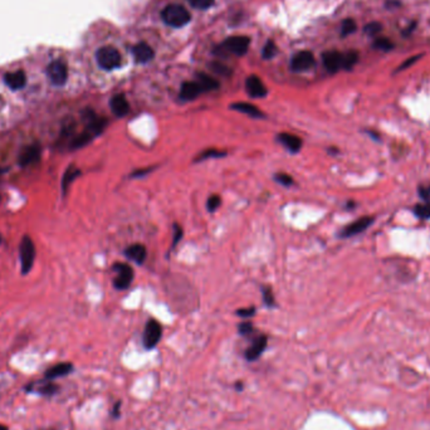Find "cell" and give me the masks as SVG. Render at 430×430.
Masks as SVG:
<instances>
[{
    "label": "cell",
    "instance_id": "7c38bea8",
    "mask_svg": "<svg viewBox=\"0 0 430 430\" xmlns=\"http://www.w3.org/2000/svg\"><path fill=\"white\" fill-rule=\"evenodd\" d=\"M247 92L253 98H262L267 96V88L258 76H249L246 80Z\"/></svg>",
    "mask_w": 430,
    "mask_h": 430
},
{
    "label": "cell",
    "instance_id": "d6a6232c",
    "mask_svg": "<svg viewBox=\"0 0 430 430\" xmlns=\"http://www.w3.org/2000/svg\"><path fill=\"white\" fill-rule=\"evenodd\" d=\"M263 301H264V303L268 307H273L274 306L273 292L270 287H264V288H263Z\"/></svg>",
    "mask_w": 430,
    "mask_h": 430
},
{
    "label": "cell",
    "instance_id": "836d02e7",
    "mask_svg": "<svg viewBox=\"0 0 430 430\" xmlns=\"http://www.w3.org/2000/svg\"><path fill=\"white\" fill-rule=\"evenodd\" d=\"M274 55H276V45H274L273 42L270 40V42L264 45V49H263V58L271 59L274 57Z\"/></svg>",
    "mask_w": 430,
    "mask_h": 430
},
{
    "label": "cell",
    "instance_id": "8fae6325",
    "mask_svg": "<svg viewBox=\"0 0 430 430\" xmlns=\"http://www.w3.org/2000/svg\"><path fill=\"white\" fill-rule=\"evenodd\" d=\"M322 59H324V64L326 69L331 72V73H336L341 68H343V53L330 50V52L324 53Z\"/></svg>",
    "mask_w": 430,
    "mask_h": 430
},
{
    "label": "cell",
    "instance_id": "7bdbcfd3",
    "mask_svg": "<svg viewBox=\"0 0 430 430\" xmlns=\"http://www.w3.org/2000/svg\"><path fill=\"white\" fill-rule=\"evenodd\" d=\"M120 408L121 401H117L116 404H115L114 409H112V416H114V418H118V416H120Z\"/></svg>",
    "mask_w": 430,
    "mask_h": 430
},
{
    "label": "cell",
    "instance_id": "ab89813d",
    "mask_svg": "<svg viewBox=\"0 0 430 430\" xmlns=\"http://www.w3.org/2000/svg\"><path fill=\"white\" fill-rule=\"evenodd\" d=\"M420 57H421V56H415V57H411V58H409V59H408V61H405V62H404V63H402V64H401V66H400V67H399V68H397V69H399V71H402V69L408 68V67H410V66H411V64H414V63H415V62H416V61H418V59H419V58H420Z\"/></svg>",
    "mask_w": 430,
    "mask_h": 430
},
{
    "label": "cell",
    "instance_id": "603a6c76",
    "mask_svg": "<svg viewBox=\"0 0 430 430\" xmlns=\"http://www.w3.org/2000/svg\"><path fill=\"white\" fill-rule=\"evenodd\" d=\"M198 82L201 86L204 92H209V91H214L219 87V83L213 77L208 76L205 73H198Z\"/></svg>",
    "mask_w": 430,
    "mask_h": 430
},
{
    "label": "cell",
    "instance_id": "74e56055",
    "mask_svg": "<svg viewBox=\"0 0 430 430\" xmlns=\"http://www.w3.org/2000/svg\"><path fill=\"white\" fill-rule=\"evenodd\" d=\"M254 313H255V308L254 307L240 308V310L236 311V314H238L239 317H244V318H248V317L254 316Z\"/></svg>",
    "mask_w": 430,
    "mask_h": 430
},
{
    "label": "cell",
    "instance_id": "f35d334b",
    "mask_svg": "<svg viewBox=\"0 0 430 430\" xmlns=\"http://www.w3.org/2000/svg\"><path fill=\"white\" fill-rule=\"evenodd\" d=\"M181 238H182V229L177 224H174V241H173V247H175V244H177V241H179Z\"/></svg>",
    "mask_w": 430,
    "mask_h": 430
},
{
    "label": "cell",
    "instance_id": "d590c367",
    "mask_svg": "<svg viewBox=\"0 0 430 430\" xmlns=\"http://www.w3.org/2000/svg\"><path fill=\"white\" fill-rule=\"evenodd\" d=\"M238 331L240 335H243V336L251 335V333L254 331L253 325H252L251 322H241V324L238 326Z\"/></svg>",
    "mask_w": 430,
    "mask_h": 430
},
{
    "label": "cell",
    "instance_id": "7dc6e473",
    "mask_svg": "<svg viewBox=\"0 0 430 430\" xmlns=\"http://www.w3.org/2000/svg\"><path fill=\"white\" fill-rule=\"evenodd\" d=\"M0 171H2V170H0Z\"/></svg>",
    "mask_w": 430,
    "mask_h": 430
},
{
    "label": "cell",
    "instance_id": "30bf717a",
    "mask_svg": "<svg viewBox=\"0 0 430 430\" xmlns=\"http://www.w3.org/2000/svg\"><path fill=\"white\" fill-rule=\"evenodd\" d=\"M267 343H268L267 336L265 335L258 336L257 338H254L252 345L247 348L246 359L248 360V361H255V360L259 359L260 355L264 352L265 347H267Z\"/></svg>",
    "mask_w": 430,
    "mask_h": 430
},
{
    "label": "cell",
    "instance_id": "52a82bcc",
    "mask_svg": "<svg viewBox=\"0 0 430 430\" xmlns=\"http://www.w3.org/2000/svg\"><path fill=\"white\" fill-rule=\"evenodd\" d=\"M47 76L55 86H63L68 78V69L64 62L55 61L48 66Z\"/></svg>",
    "mask_w": 430,
    "mask_h": 430
},
{
    "label": "cell",
    "instance_id": "9a60e30c",
    "mask_svg": "<svg viewBox=\"0 0 430 430\" xmlns=\"http://www.w3.org/2000/svg\"><path fill=\"white\" fill-rule=\"evenodd\" d=\"M278 141L292 154H297L302 149V140L292 133L282 132L278 135Z\"/></svg>",
    "mask_w": 430,
    "mask_h": 430
},
{
    "label": "cell",
    "instance_id": "8d00e7d4",
    "mask_svg": "<svg viewBox=\"0 0 430 430\" xmlns=\"http://www.w3.org/2000/svg\"><path fill=\"white\" fill-rule=\"evenodd\" d=\"M419 196H420L425 203H430V185H421V186L419 187Z\"/></svg>",
    "mask_w": 430,
    "mask_h": 430
},
{
    "label": "cell",
    "instance_id": "9c48e42d",
    "mask_svg": "<svg viewBox=\"0 0 430 430\" xmlns=\"http://www.w3.org/2000/svg\"><path fill=\"white\" fill-rule=\"evenodd\" d=\"M373 219L371 217H364L361 219H357L355 222H352L351 224L346 225L342 230L340 232L341 238H350V236H354L356 234H360L364 230H366L370 225L372 224Z\"/></svg>",
    "mask_w": 430,
    "mask_h": 430
},
{
    "label": "cell",
    "instance_id": "cb8c5ba5",
    "mask_svg": "<svg viewBox=\"0 0 430 430\" xmlns=\"http://www.w3.org/2000/svg\"><path fill=\"white\" fill-rule=\"evenodd\" d=\"M223 156H227V152L220 151V150H217V149H208V150H204L203 152H200V154L198 155V157L195 158V161L196 163H200V161L208 160V158L223 157Z\"/></svg>",
    "mask_w": 430,
    "mask_h": 430
},
{
    "label": "cell",
    "instance_id": "d6986e66",
    "mask_svg": "<svg viewBox=\"0 0 430 430\" xmlns=\"http://www.w3.org/2000/svg\"><path fill=\"white\" fill-rule=\"evenodd\" d=\"M146 248L142 244H132L128 248H126L125 254L128 259L133 260L137 264L141 265L146 259Z\"/></svg>",
    "mask_w": 430,
    "mask_h": 430
},
{
    "label": "cell",
    "instance_id": "7402d4cb",
    "mask_svg": "<svg viewBox=\"0 0 430 430\" xmlns=\"http://www.w3.org/2000/svg\"><path fill=\"white\" fill-rule=\"evenodd\" d=\"M79 175L80 171L76 166L72 165L67 169V171L63 175V179H62V192H63V194H67V190H68L69 185H71Z\"/></svg>",
    "mask_w": 430,
    "mask_h": 430
},
{
    "label": "cell",
    "instance_id": "1f68e13d",
    "mask_svg": "<svg viewBox=\"0 0 430 430\" xmlns=\"http://www.w3.org/2000/svg\"><path fill=\"white\" fill-rule=\"evenodd\" d=\"M220 204H222V199H220V196L211 195V196H209L208 201H206V208H208V210L210 211V213H213V211L218 210Z\"/></svg>",
    "mask_w": 430,
    "mask_h": 430
},
{
    "label": "cell",
    "instance_id": "4fadbf2b",
    "mask_svg": "<svg viewBox=\"0 0 430 430\" xmlns=\"http://www.w3.org/2000/svg\"><path fill=\"white\" fill-rule=\"evenodd\" d=\"M203 92V88L199 85L198 80H190V82L182 83L181 88H180V98L182 101H193Z\"/></svg>",
    "mask_w": 430,
    "mask_h": 430
},
{
    "label": "cell",
    "instance_id": "f546056e",
    "mask_svg": "<svg viewBox=\"0 0 430 430\" xmlns=\"http://www.w3.org/2000/svg\"><path fill=\"white\" fill-rule=\"evenodd\" d=\"M373 47H375L376 49H381V50H385V52H389V50L392 49L394 44H392L388 38H378L375 42H373Z\"/></svg>",
    "mask_w": 430,
    "mask_h": 430
},
{
    "label": "cell",
    "instance_id": "5b68a950",
    "mask_svg": "<svg viewBox=\"0 0 430 430\" xmlns=\"http://www.w3.org/2000/svg\"><path fill=\"white\" fill-rule=\"evenodd\" d=\"M114 271L117 273V277L114 279V286L116 289H127L133 281V270L125 263H116L114 264Z\"/></svg>",
    "mask_w": 430,
    "mask_h": 430
},
{
    "label": "cell",
    "instance_id": "bcb514c9",
    "mask_svg": "<svg viewBox=\"0 0 430 430\" xmlns=\"http://www.w3.org/2000/svg\"><path fill=\"white\" fill-rule=\"evenodd\" d=\"M0 241H2V238H0Z\"/></svg>",
    "mask_w": 430,
    "mask_h": 430
},
{
    "label": "cell",
    "instance_id": "4dcf8cb0",
    "mask_svg": "<svg viewBox=\"0 0 430 430\" xmlns=\"http://www.w3.org/2000/svg\"><path fill=\"white\" fill-rule=\"evenodd\" d=\"M187 2H189L190 5L194 7L195 9L200 10H206L214 5V0H187Z\"/></svg>",
    "mask_w": 430,
    "mask_h": 430
},
{
    "label": "cell",
    "instance_id": "ffe728a7",
    "mask_svg": "<svg viewBox=\"0 0 430 430\" xmlns=\"http://www.w3.org/2000/svg\"><path fill=\"white\" fill-rule=\"evenodd\" d=\"M233 110L235 111L241 112L244 115H248V116L254 117V118H263L264 117V114L260 111L258 107H255L254 104L248 103V102H236V103H233L232 106Z\"/></svg>",
    "mask_w": 430,
    "mask_h": 430
},
{
    "label": "cell",
    "instance_id": "8992f818",
    "mask_svg": "<svg viewBox=\"0 0 430 430\" xmlns=\"http://www.w3.org/2000/svg\"><path fill=\"white\" fill-rule=\"evenodd\" d=\"M163 336V327L156 319H150L145 326L144 331V346L147 350H152L156 347L158 341Z\"/></svg>",
    "mask_w": 430,
    "mask_h": 430
},
{
    "label": "cell",
    "instance_id": "6da1fadb",
    "mask_svg": "<svg viewBox=\"0 0 430 430\" xmlns=\"http://www.w3.org/2000/svg\"><path fill=\"white\" fill-rule=\"evenodd\" d=\"M161 18H163L164 23L168 24L169 26L173 28H181V26L186 25L192 19L189 10L185 7L180 4H170L168 7L164 8L163 13H161Z\"/></svg>",
    "mask_w": 430,
    "mask_h": 430
},
{
    "label": "cell",
    "instance_id": "ee69618b",
    "mask_svg": "<svg viewBox=\"0 0 430 430\" xmlns=\"http://www.w3.org/2000/svg\"><path fill=\"white\" fill-rule=\"evenodd\" d=\"M235 388H236V390H238V391H241V390H243V384H241V383H238V384H236V385H235Z\"/></svg>",
    "mask_w": 430,
    "mask_h": 430
},
{
    "label": "cell",
    "instance_id": "4316f807",
    "mask_svg": "<svg viewBox=\"0 0 430 430\" xmlns=\"http://www.w3.org/2000/svg\"><path fill=\"white\" fill-rule=\"evenodd\" d=\"M58 389L59 388L57 385H56V384L50 383V381H44V383H42L38 386L37 391H38L39 394H43V395H53V394H56V392H57Z\"/></svg>",
    "mask_w": 430,
    "mask_h": 430
},
{
    "label": "cell",
    "instance_id": "b9f144b4",
    "mask_svg": "<svg viewBox=\"0 0 430 430\" xmlns=\"http://www.w3.org/2000/svg\"><path fill=\"white\" fill-rule=\"evenodd\" d=\"M213 68H214V71L218 72V73H222V74H227L228 73V68H227V67L219 66V64H218V63L214 64Z\"/></svg>",
    "mask_w": 430,
    "mask_h": 430
},
{
    "label": "cell",
    "instance_id": "3957f363",
    "mask_svg": "<svg viewBox=\"0 0 430 430\" xmlns=\"http://www.w3.org/2000/svg\"><path fill=\"white\" fill-rule=\"evenodd\" d=\"M19 254H20L21 273L26 274L32 271V267H33V263H34V258H36V248H34V243L28 235L23 236V239H21V243L19 247Z\"/></svg>",
    "mask_w": 430,
    "mask_h": 430
},
{
    "label": "cell",
    "instance_id": "60d3db41",
    "mask_svg": "<svg viewBox=\"0 0 430 430\" xmlns=\"http://www.w3.org/2000/svg\"><path fill=\"white\" fill-rule=\"evenodd\" d=\"M152 170V168H149V169H142V170H139V171H135V173L131 174V176L132 177H137V176H144L146 175V174H149L150 171Z\"/></svg>",
    "mask_w": 430,
    "mask_h": 430
},
{
    "label": "cell",
    "instance_id": "83f0119b",
    "mask_svg": "<svg viewBox=\"0 0 430 430\" xmlns=\"http://www.w3.org/2000/svg\"><path fill=\"white\" fill-rule=\"evenodd\" d=\"M355 32H356V23H355V20L350 19V18L343 20L342 25H341V36L347 37L350 36V34L355 33Z\"/></svg>",
    "mask_w": 430,
    "mask_h": 430
},
{
    "label": "cell",
    "instance_id": "f6af8a7d",
    "mask_svg": "<svg viewBox=\"0 0 430 430\" xmlns=\"http://www.w3.org/2000/svg\"><path fill=\"white\" fill-rule=\"evenodd\" d=\"M0 430H8V428L5 425H2V424H0Z\"/></svg>",
    "mask_w": 430,
    "mask_h": 430
},
{
    "label": "cell",
    "instance_id": "f1b7e54d",
    "mask_svg": "<svg viewBox=\"0 0 430 430\" xmlns=\"http://www.w3.org/2000/svg\"><path fill=\"white\" fill-rule=\"evenodd\" d=\"M274 180H276L277 182H279L282 186H291V185H293V182H294L293 177L284 173L276 174V175H274Z\"/></svg>",
    "mask_w": 430,
    "mask_h": 430
},
{
    "label": "cell",
    "instance_id": "5bb4252c",
    "mask_svg": "<svg viewBox=\"0 0 430 430\" xmlns=\"http://www.w3.org/2000/svg\"><path fill=\"white\" fill-rule=\"evenodd\" d=\"M110 107L115 116L125 117L130 112V103L123 95H115L110 101Z\"/></svg>",
    "mask_w": 430,
    "mask_h": 430
},
{
    "label": "cell",
    "instance_id": "277c9868",
    "mask_svg": "<svg viewBox=\"0 0 430 430\" xmlns=\"http://www.w3.org/2000/svg\"><path fill=\"white\" fill-rule=\"evenodd\" d=\"M249 44H251V39L248 37L235 36L229 37L218 49L224 53H230V55L244 56L248 52Z\"/></svg>",
    "mask_w": 430,
    "mask_h": 430
},
{
    "label": "cell",
    "instance_id": "7a4b0ae2",
    "mask_svg": "<svg viewBox=\"0 0 430 430\" xmlns=\"http://www.w3.org/2000/svg\"><path fill=\"white\" fill-rule=\"evenodd\" d=\"M96 61L97 64L104 71H112L116 69L122 63L121 53L114 47H102L96 53Z\"/></svg>",
    "mask_w": 430,
    "mask_h": 430
},
{
    "label": "cell",
    "instance_id": "2e32d148",
    "mask_svg": "<svg viewBox=\"0 0 430 430\" xmlns=\"http://www.w3.org/2000/svg\"><path fill=\"white\" fill-rule=\"evenodd\" d=\"M133 57L137 63H147L154 58V50L150 47L147 43H137L135 47L132 48Z\"/></svg>",
    "mask_w": 430,
    "mask_h": 430
},
{
    "label": "cell",
    "instance_id": "44dd1931",
    "mask_svg": "<svg viewBox=\"0 0 430 430\" xmlns=\"http://www.w3.org/2000/svg\"><path fill=\"white\" fill-rule=\"evenodd\" d=\"M72 371H73V365L69 364V362H61V364H57L53 367H50V369H48L47 372H45V378L53 380V379L68 375Z\"/></svg>",
    "mask_w": 430,
    "mask_h": 430
},
{
    "label": "cell",
    "instance_id": "484cf974",
    "mask_svg": "<svg viewBox=\"0 0 430 430\" xmlns=\"http://www.w3.org/2000/svg\"><path fill=\"white\" fill-rule=\"evenodd\" d=\"M414 213L420 219H430V203L424 201V204H418L414 208Z\"/></svg>",
    "mask_w": 430,
    "mask_h": 430
},
{
    "label": "cell",
    "instance_id": "ac0fdd59",
    "mask_svg": "<svg viewBox=\"0 0 430 430\" xmlns=\"http://www.w3.org/2000/svg\"><path fill=\"white\" fill-rule=\"evenodd\" d=\"M39 156H40V150L38 146H28L20 152L18 161H19V165L24 168V166H28V165H32V164L37 163V161L39 160Z\"/></svg>",
    "mask_w": 430,
    "mask_h": 430
},
{
    "label": "cell",
    "instance_id": "d4e9b609",
    "mask_svg": "<svg viewBox=\"0 0 430 430\" xmlns=\"http://www.w3.org/2000/svg\"><path fill=\"white\" fill-rule=\"evenodd\" d=\"M357 59H359V55H357L356 52H354V50L343 53V69L350 71L352 67L357 63Z\"/></svg>",
    "mask_w": 430,
    "mask_h": 430
},
{
    "label": "cell",
    "instance_id": "e575fe53",
    "mask_svg": "<svg viewBox=\"0 0 430 430\" xmlns=\"http://www.w3.org/2000/svg\"><path fill=\"white\" fill-rule=\"evenodd\" d=\"M381 24L378 23V21H372V23L367 24L366 26H365V32H366L369 36H376V34L379 33V32L381 31Z\"/></svg>",
    "mask_w": 430,
    "mask_h": 430
},
{
    "label": "cell",
    "instance_id": "e0dca14e",
    "mask_svg": "<svg viewBox=\"0 0 430 430\" xmlns=\"http://www.w3.org/2000/svg\"><path fill=\"white\" fill-rule=\"evenodd\" d=\"M4 82L13 91L21 90L26 83V76L23 71L10 72V73H7L4 76Z\"/></svg>",
    "mask_w": 430,
    "mask_h": 430
},
{
    "label": "cell",
    "instance_id": "ba28073f",
    "mask_svg": "<svg viewBox=\"0 0 430 430\" xmlns=\"http://www.w3.org/2000/svg\"><path fill=\"white\" fill-rule=\"evenodd\" d=\"M314 66V57L308 50H301L293 56L291 61V68L294 72H305Z\"/></svg>",
    "mask_w": 430,
    "mask_h": 430
}]
</instances>
